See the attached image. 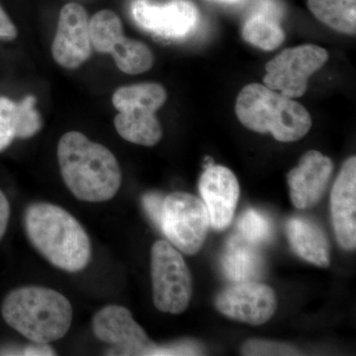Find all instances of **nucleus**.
I'll return each instance as SVG.
<instances>
[{
  "label": "nucleus",
  "mask_w": 356,
  "mask_h": 356,
  "mask_svg": "<svg viewBox=\"0 0 356 356\" xmlns=\"http://www.w3.org/2000/svg\"><path fill=\"white\" fill-rule=\"evenodd\" d=\"M219 1L235 2V1H238V0H219Z\"/></svg>",
  "instance_id": "30"
},
{
  "label": "nucleus",
  "mask_w": 356,
  "mask_h": 356,
  "mask_svg": "<svg viewBox=\"0 0 356 356\" xmlns=\"http://www.w3.org/2000/svg\"><path fill=\"white\" fill-rule=\"evenodd\" d=\"M91 46L102 54L113 56L121 72L128 74L146 72L153 67V51L143 42L127 38L119 16L105 9L89 20Z\"/></svg>",
  "instance_id": "8"
},
{
  "label": "nucleus",
  "mask_w": 356,
  "mask_h": 356,
  "mask_svg": "<svg viewBox=\"0 0 356 356\" xmlns=\"http://www.w3.org/2000/svg\"><path fill=\"white\" fill-rule=\"evenodd\" d=\"M280 21V8L271 1H262L261 7L243 24V38L261 50H275L285 38Z\"/></svg>",
  "instance_id": "18"
},
{
  "label": "nucleus",
  "mask_w": 356,
  "mask_h": 356,
  "mask_svg": "<svg viewBox=\"0 0 356 356\" xmlns=\"http://www.w3.org/2000/svg\"><path fill=\"white\" fill-rule=\"evenodd\" d=\"M168 93L154 83L133 84L117 89L112 103L119 112L114 119L117 132L133 144L153 147L163 138L156 112L165 104Z\"/></svg>",
  "instance_id": "5"
},
{
  "label": "nucleus",
  "mask_w": 356,
  "mask_h": 356,
  "mask_svg": "<svg viewBox=\"0 0 356 356\" xmlns=\"http://www.w3.org/2000/svg\"><path fill=\"white\" fill-rule=\"evenodd\" d=\"M154 306L163 313H184L192 297L191 270L177 248L165 241L154 243L151 254Z\"/></svg>",
  "instance_id": "6"
},
{
  "label": "nucleus",
  "mask_w": 356,
  "mask_h": 356,
  "mask_svg": "<svg viewBox=\"0 0 356 356\" xmlns=\"http://www.w3.org/2000/svg\"><path fill=\"white\" fill-rule=\"evenodd\" d=\"M238 229L243 240L252 245L268 242L273 238V226L264 214L259 211L248 209L238 221Z\"/></svg>",
  "instance_id": "21"
},
{
  "label": "nucleus",
  "mask_w": 356,
  "mask_h": 356,
  "mask_svg": "<svg viewBox=\"0 0 356 356\" xmlns=\"http://www.w3.org/2000/svg\"><path fill=\"white\" fill-rule=\"evenodd\" d=\"M242 351L245 355H295L298 353L296 348L288 344L259 339L247 341L243 344Z\"/></svg>",
  "instance_id": "24"
},
{
  "label": "nucleus",
  "mask_w": 356,
  "mask_h": 356,
  "mask_svg": "<svg viewBox=\"0 0 356 356\" xmlns=\"http://www.w3.org/2000/svg\"><path fill=\"white\" fill-rule=\"evenodd\" d=\"M225 275L238 282L252 281L261 273L262 261L254 245L243 238H232L222 259Z\"/></svg>",
  "instance_id": "19"
},
{
  "label": "nucleus",
  "mask_w": 356,
  "mask_h": 356,
  "mask_svg": "<svg viewBox=\"0 0 356 356\" xmlns=\"http://www.w3.org/2000/svg\"><path fill=\"white\" fill-rule=\"evenodd\" d=\"M24 224L33 247L51 266L70 273L88 266L90 240L81 222L67 210L51 203H33L26 209Z\"/></svg>",
  "instance_id": "2"
},
{
  "label": "nucleus",
  "mask_w": 356,
  "mask_h": 356,
  "mask_svg": "<svg viewBox=\"0 0 356 356\" xmlns=\"http://www.w3.org/2000/svg\"><path fill=\"white\" fill-rule=\"evenodd\" d=\"M210 226L207 208L196 196L173 192L163 199L159 227L179 252L188 255L197 254Z\"/></svg>",
  "instance_id": "7"
},
{
  "label": "nucleus",
  "mask_w": 356,
  "mask_h": 356,
  "mask_svg": "<svg viewBox=\"0 0 356 356\" xmlns=\"http://www.w3.org/2000/svg\"><path fill=\"white\" fill-rule=\"evenodd\" d=\"M89 20L79 3H67L60 10L57 32L51 44L56 62L67 70H76L91 56Z\"/></svg>",
  "instance_id": "13"
},
{
  "label": "nucleus",
  "mask_w": 356,
  "mask_h": 356,
  "mask_svg": "<svg viewBox=\"0 0 356 356\" xmlns=\"http://www.w3.org/2000/svg\"><path fill=\"white\" fill-rule=\"evenodd\" d=\"M36 99L28 96L17 104L16 111V138L28 139L41 130L42 119L35 107Z\"/></svg>",
  "instance_id": "22"
},
{
  "label": "nucleus",
  "mask_w": 356,
  "mask_h": 356,
  "mask_svg": "<svg viewBox=\"0 0 356 356\" xmlns=\"http://www.w3.org/2000/svg\"><path fill=\"white\" fill-rule=\"evenodd\" d=\"M288 240L294 252L318 267L331 264L330 243L323 229L310 220L295 217L287 222Z\"/></svg>",
  "instance_id": "17"
},
{
  "label": "nucleus",
  "mask_w": 356,
  "mask_h": 356,
  "mask_svg": "<svg viewBox=\"0 0 356 356\" xmlns=\"http://www.w3.org/2000/svg\"><path fill=\"white\" fill-rule=\"evenodd\" d=\"M10 217V206L3 192L0 191V241L6 235Z\"/></svg>",
  "instance_id": "28"
},
{
  "label": "nucleus",
  "mask_w": 356,
  "mask_h": 356,
  "mask_svg": "<svg viewBox=\"0 0 356 356\" xmlns=\"http://www.w3.org/2000/svg\"><path fill=\"white\" fill-rule=\"evenodd\" d=\"M199 192L209 213L212 228L217 231L228 228L241 193L240 184L234 172L222 165L205 168L199 180Z\"/></svg>",
  "instance_id": "14"
},
{
  "label": "nucleus",
  "mask_w": 356,
  "mask_h": 356,
  "mask_svg": "<svg viewBox=\"0 0 356 356\" xmlns=\"http://www.w3.org/2000/svg\"><path fill=\"white\" fill-rule=\"evenodd\" d=\"M7 324L33 343H50L62 339L72 325V304L51 288L25 286L7 295L2 304Z\"/></svg>",
  "instance_id": "3"
},
{
  "label": "nucleus",
  "mask_w": 356,
  "mask_h": 356,
  "mask_svg": "<svg viewBox=\"0 0 356 356\" xmlns=\"http://www.w3.org/2000/svg\"><path fill=\"white\" fill-rule=\"evenodd\" d=\"M334 163L318 151H309L287 175L290 198L297 209L313 207L322 198L331 179Z\"/></svg>",
  "instance_id": "15"
},
{
  "label": "nucleus",
  "mask_w": 356,
  "mask_h": 356,
  "mask_svg": "<svg viewBox=\"0 0 356 356\" xmlns=\"http://www.w3.org/2000/svg\"><path fill=\"white\" fill-rule=\"evenodd\" d=\"M17 104L6 97H0V152L16 138Z\"/></svg>",
  "instance_id": "23"
},
{
  "label": "nucleus",
  "mask_w": 356,
  "mask_h": 356,
  "mask_svg": "<svg viewBox=\"0 0 356 356\" xmlns=\"http://www.w3.org/2000/svg\"><path fill=\"white\" fill-rule=\"evenodd\" d=\"M57 154L65 186L79 200L105 202L120 189L122 172L116 156L83 134H65L58 140Z\"/></svg>",
  "instance_id": "1"
},
{
  "label": "nucleus",
  "mask_w": 356,
  "mask_h": 356,
  "mask_svg": "<svg viewBox=\"0 0 356 356\" xmlns=\"http://www.w3.org/2000/svg\"><path fill=\"white\" fill-rule=\"evenodd\" d=\"M17 37V29L6 11L0 7V39L14 40Z\"/></svg>",
  "instance_id": "27"
},
{
  "label": "nucleus",
  "mask_w": 356,
  "mask_h": 356,
  "mask_svg": "<svg viewBox=\"0 0 356 356\" xmlns=\"http://www.w3.org/2000/svg\"><path fill=\"white\" fill-rule=\"evenodd\" d=\"M132 13L140 27L166 39L185 38L199 22L197 7L189 0H172L163 6L137 0Z\"/></svg>",
  "instance_id": "12"
},
{
  "label": "nucleus",
  "mask_w": 356,
  "mask_h": 356,
  "mask_svg": "<svg viewBox=\"0 0 356 356\" xmlns=\"http://www.w3.org/2000/svg\"><path fill=\"white\" fill-rule=\"evenodd\" d=\"M25 355H55V351L48 343H34V346H29L24 350Z\"/></svg>",
  "instance_id": "29"
},
{
  "label": "nucleus",
  "mask_w": 356,
  "mask_h": 356,
  "mask_svg": "<svg viewBox=\"0 0 356 356\" xmlns=\"http://www.w3.org/2000/svg\"><path fill=\"white\" fill-rule=\"evenodd\" d=\"M201 351L202 350L198 348L197 344L185 341V343L172 344L165 348H159L156 346L154 355H201Z\"/></svg>",
  "instance_id": "25"
},
{
  "label": "nucleus",
  "mask_w": 356,
  "mask_h": 356,
  "mask_svg": "<svg viewBox=\"0 0 356 356\" xmlns=\"http://www.w3.org/2000/svg\"><path fill=\"white\" fill-rule=\"evenodd\" d=\"M312 13L336 31L353 35L356 31L355 0H308Z\"/></svg>",
  "instance_id": "20"
},
{
  "label": "nucleus",
  "mask_w": 356,
  "mask_h": 356,
  "mask_svg": "<svg viewBox=\"0 0 356 356\" xmlns=\"http://www.w3.org/2000/svg\"><path fill=\"white\" fill-rule=\"evenodd\" d=\"M163 199L161 194L147 193L143 197V204H144L145 209H146L147 215L151 219L156 222V226H159L161 222V208H163Z\"/></svg>",
  "instance_id": "26"
},
{
  "label": "nucleus",
  "mask_w": 356,
  "mask_h": 356,
  "mask_svg": "<svg viewBox=\"0 0 356 356\" xmlns=\"http://www.w3.org/2000/svg\"><path fill=\"white\" fill-rule=\"evenodd\" d=\"M92 329L99 341L114 344L120 355H154L156 348L123 306L108 305L98 311L92 318Z\"/></svg>",
  "instance_id": "11"
},
{
  "label": "nucleus",
  "mask_w": 356,
  "mask_h": 356,
  "mask_svg": "<svg viewBox=\"0 0 356 356\" xmlns=\"http://www.w3.org/2000/svg\"><path fill=\"white\" fill-rule=\"evenodd\" d=\"M332 225L337 243L343 250L356 247V158L344 161L331 194Z\"/></svg>",
  "instance_id": "16"
},
{
  "label": "nucleus",
  "mask_w": 356,
  "mask_h": 356,
  "mask_svg": "<svg viewBox=\"0 0 356 356\" xmlns=\"http://www.w3.org/2000/svg\"><path fill=\"white\" fill-rule=\"evenodd\" d=\"M235 110L245 128L257 133H270L280 142L301 140L312 127L311 115L301 103L264 84L245 86L238 93Z\"/></svg>",
  "instance_id": "4"
},
{
  "label": "nucleus",
  "mask_w": 356,
  "mask_h": 356,
  "mask_svg": "<svg viewBox=\"0 0 356 356\" xmlns=\"http://www.w3.org/2000/svg\"><path fill=\"white\" fill-rule=\"evenodd\" d=\"M329 53L313 44L286 49L266 65L264 86L290 98L305 95L309 79L324 67Z\"/></svg>",
  "instance_id": "9"
},
{
  "label": "nucleus",
  "mask_w": 356,
  "mask_h": 356,
  "mask_svg": "<svg viewBox=\"0 0 356 356\" xmlns=\"http://www.w3.org/2000/svg\"><path fill=\"white\" fill-rule=\"evenodd\" d=\"M215 306L232 320L261 325L273 317L277 298L273 288L255 281H245L219 293Z\"/></svg>",
  "instance_id": "10"
}]
</instances>
